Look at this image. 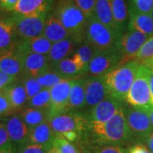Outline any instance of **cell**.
<instances>
[{
  "label": "cell",
  "instance_id": "obj_41",
  "mask_svg": "<svg viewBox=\"0 0 153 153\" xmlns=\"http://www.w3.org/2000/svg\"><path fill=\"white\" fill-rule=\"evenodd\" d=\"M91 153H126L125 151L118 146L111 145H100L94 147Z\"/></svg>",
  "mask_w": 153,
  "mask_h": 153
},
{
  "label": "cell",
  "instance_id": "obj_49",
  "mask_svg": "<svg viewBox=\"0 0 153 153\" xmlns=\"http://www.w3.org/2000/svg\"><path fill=\"white\" fill-rule=\"evenodd\" d=\"M149 115H150V119H151V123L153 128V105L149 109Z\"/></svg>",
  "mask_w": 153,
  "mask_h": 153
},
{
  "label": "cell",
  "instance_id": "obj_32",
  "mask_svg": "<svg viewBox=\"0 0 153 153\" xmlns=\"http://www.w3.org/2000/svg\"><path fill=\"white\" fill-rule=\"evenodd\" d=\"M50 102L51 96L49 88H44L28 101L30 107L38 109H49Z\"/></svg>",
  "mask_w": 153,
  "mask_h": 153
},
{
  "label": "cell",
  "instance_id": "obj_31",
  "mask_svg": "<svg viewBox=\"0 0 153 153\" xmlns=\"http://www.w3.org/2000/svg\"><path fill=\"white\" fill-rule=\"evenodd\" d=\"M37 79L38 82L40 83V85L44 88L50 89L51 88L55 87V85L59 84L60 82H62L63 80L67 79V78L62 76L56 71H48L41 74L40 76H38Z\"/></svg>",
  "mask_w": 153,
  "mask_h": 153
},
{
  "label": "cell",
  "instance_id": "obj_40",
  "mask_svg": "<svg viewBox=\"0 0 153 153\" xmlns=\"http://www.w3.org/2000/svg\"><path fill=\"white\" fill-rule=\"evenodd\" d=\"M14 110L11 106L6 90L0 91V117L12 114Z\"/></svg>",
  "mask_w": 153,
  "mask_h": 153
},
{
  "label": "cell",
  "instance_id": "obj_36",
  "mask_svg": "<svg viewBox=\"0 0 153 153\" xmlns=\"http://www.w3.org/2000/svg\"><path fill=\"white\" fill-rule=\"evenodd\" d=\"M76 6L81 10L87 19L92 17L94 14L96 0H73Z\"/></svg>",
  "mask_w": 153,
  "mask_h": 153
},
{
  "label": "cell",
  "instance_id": "obj_24",
  "mask_svg": "<svg viewBox=\"0 0 153 153\" xmlns=\"http://www.w3.org/2000/svg\"><path fill=\"white\" fill-rule=\"evenodd\" d=\"M112 14L115 23L122 33L128 25L130 12L128 9V0H111Z\"/></svg>",
  "mask_w": 153,
  "mask_h": 153
},
{
  "label": "cell",
  "instance_id": "obj_51",
  "mask_svg": "<svg viewBox=\"0 0 153 153\" xmlns=\"http://www.w3.org/2000/svg\"><path fill=\"white\" fill-rule=\"evenodd\" d=\"M0 153H13V152H0Z\"/></svg>",
  "mask_w": 153,
  "mask_h": 153
},
{
  "label": "cell",
  "instance_id": "obj_14",
  "mask_svg": "<svg viewBox=\"0 0 153 153\" xmlns=\"http://www.w3.org/2000/svg\"><path fill=\"white\" fill-rule=\"evenodd\" d=\"M109 95L104 76H93L85 80L86 105L95 106Z\"/></svg>",
  "mask_w": 153,
  "mask_h": 153
},
{
  "label": "cell",
  "instance_id": "obj_43",
  "mask_svg": "<svg viewBox=\"0 0 153 153\" xmlns=\"http://www.w3.org/2000/svg\"><path fill=\"white\" fill-rule=\"evenodd\" d=\"M19 0H0V8L7 12H12Z\"/></svg>",
  "mask_w": 153,
  "mask_h": 153
},
{
  "label": "cell",
  "instance_id": "obj_46",
  "mask_svg": "<svg viewBox=\"0 0 153 153\" xmlns=\"http://www.w3.org/2000/svg\"><path fill=\"white\" fill-rule=\"evenodd\" d=\"M146 139V144H147L148 149L153 153V131Z\"/></svg>",
  "mask_w": 153,
  "mask_h": 153
},
{
  "label": "cell",
  "instance_id": "obj_15",
  "mask_svg": "<svg viewBox=\"0 0 153 153\" xmlns=\"http://www.w3.org/2000/svg\"><path fill=\"white\" fill-rule=\"evenodd\" d=\"M21 55L25 76L37 78L41 74L49 71L50 61L47 55L35 53Z\"/></svg>",
  "mask_w": 153,
  "mask_h": 153
},
{
  "label": "cell",
  "instance_id": "obj_35",
  "mask_svg": "<svg viewBox=\"0 0 153 153\" xmlns=\"http://www.w3.org/2000/svg\"><path fill=\"white\" fill-rule=\"evenodd\" d=\"M0 152H13V146L4 123H0Z\"/></svg>",
  "mask_w": 153,
  "mask_h": 153
},
{
  "label": "cell",
  "instance_id": "obj_45",
  "mask_svg": "<svg viewBox=\"0 0 153 153\" xmlns=\"http://www.w3.org/2000/svg\"><path fill=\"white\" fill-rule=\"evenodd\" d=\"M149 85H150V91H151V100H152V106L153 105V70L150 69L149 73Z\"/></svg>",
  "mask_w": 153,
  "mask_h": 153
},
{
  "label": "cell",
  "instance_id": "obj_28",
  "mask_svg": "<svg viewBox=\"0 0 153 153\" xmlns=\"http://www.w3.org/2000/svg\"><path fill=\"white\" fill-rule=\"evenodd\" d=\"M55 71L67 79H72L70 77H73L85 71L73 55L70 58H66L58 62L55 66Z\"/></svg>",
  "mask_w": 153,
  "mask_h": 153
},
{
  "label": "cell",
  "instance_id": "obj_17",
  "mask_svg": "<svg viewBox=\"0 0 153 153\" xmlns=\"http://www.w3.org/2000/svg\"><path fill=\"white\" fill-rule=\"evenodd\" d=\"M52 44H53L49 39L41 35L37 38L22 39L17 41L15 49L20 55L35 53L46 55H49Z\"/></svg>",
  "mask_w": 153,
  "mask_h": 153
},
{
  "label": "cell",
  "instance_id": "obj_20",
  "mask_svg": "<svg viewBox=\"0 0 153 153\" xmlns=\"http://www.w3.org/2000/svg\"><path fill=\"white\" fill-rule=\"evenodd\" d=\"M94 16L97 18L99 22L104 24L107 27L119 33L120 35L123 34L115 23L111 0H96Z\"/></svg>",
  "mask_w": 153,
  "mask_h": 153
},
{
  "label": "cell",
  "instance_id": "obj_12",
  "mask_svg": "<svg viewBox=\"0 0 153 153\" xmlns=\"http://www.w3.org/2000/svg\"><path fill=\"white\" fill-rule=\"evenodd\" d=\"M5 126L12 142L13 152L29 143L30 130L22 117L13 115L6 119Z\"/></svg>",
  "mask_w": 153,
  "mask_h": 153
},
{
  "label": "cell",
  "instance_id": "obj_37",
  "mask_svg": "<svg viewBox=\"0 0 153 153\" xmlns=\"http://www.w3.org/2000/svg\"><path fill=\"white\" fill-rule=\"evenodd\" d=\"M130 9L143 14H150L153 10V0H131Z\"/></svg>",
  "mask_w": 153,
  "mask_h": 153
},
{
  "label": "cell",
  "instance_id": "obj_3",
  "mask_svg": "<svg viewBox=\"0 0 153 153\" xmlns=\"http://www.w3.org/2000/svg\"><path fill=\"white\" fill-rule=\"evenodd\" d=\"M55 14L60 23L77 42L84 37L88 19L73 0H57Z\"/></svg>",
  "mask_w": 153,
  "mask_h": 153
},
{
  "label": "cell",
  "instance_id": "obj_4",
  "mask_svg": "<svg viewBox=\"0 0 153 153\" xmlns=\"http://www.w3.org/2000/svg\"><path fill=\"white\" fill-rule=\"evenodd\" d=\"M49 2L37 12L28 16L13 14L10 18L16 37L20 40L29 39L43 35L45 22L48 17Z\"/></svg>",
  "mask_w": 153,
  "mask_h": 153
},
{
  "label": "cell",
  "instance_id": "obj_1",
  "mask_svg": "<svg viewBox=\"0 0 153 153\" xmlns=\"http://www.w3.org/2000/svg\"><path fill=\"white\" fill-rule=\"evenodd\" d=\"M89 128L96 140L111 146L124 143L128 140L131 133L123 108L105 123H89Z\"/></svg>",
  "mask_w": 153,
  "mask_h": 153
},
{
  "label": "cell",
  "instance_id": "obj_6",
  "mask_svg": "<svg viewBox=\"0 0 153 153\" xmlns=\"http://www.w3.org/2000/svg\"><path fill=\"white\" fill-rule=\"evenodd\" d=\"M149 73L150 68L140 64L135 79L125 100L133 107L144 109H150L152 107Z\"/></svg>",
  "mask_w": 153,
  "mask_h": 153
},
{
  "label": "cell",
  "instance_id": "obj_33",
  "mask_svg": "<svg viewBox=\"0 0 153 153\" xmlns=\"http://www.w3.org/2000/svg\"><path fill=\"white\" fill-rule=\"evenodd\" d=\"M153 57V34L150 36L145 44L141 46L140 49L134 56V60L139 62L140 64L143 63L144 61L149 60Z\"/></svg>",
  "mask_w": 153,
  "mask_h": 153
},
{
  "label": "cell",
  "instance_id": "obj_16",
  "mask_svg": "<svg viewBox=\"0 0 153 153\" xmlns=\"http://www.w3.org/2000/svg\"><path fill=\"white\" fill-rule=\"evenodd\" d=\"M0 71L10 76L19 77L24 75L22 55L16 49L0 52Z\"/></svg>",
  "mask_w": 153,
  "mask_h": 153
},
{
  "label": "cell",
  "instance_id": "obj_13",
  "mask_svg": "<svg viewBox=\"0 0 153 153\" xmlns=\"http://www.w3.org/2000/svg\"><path fill=\"white\" fill-rule=\"evenodd\" d=\"M122 109L121 101L108 95L101 102L94 106L91 111L89 123H103L110 120L116 113Z\"/></svg>",
  "mask_w": 153,
  "mask_h": 153
},
{
  "label": "cell",
  "instance_id": "obj_38",
  "mask_svg": "<svg viewBox=\"0 0 153 153\" xmlns=\"http://www.w3.org/2000/svg\"><path fill=\"white\" fill-rule=\"evenodd\" d=\"M53 146L58 148L60 153H79L78 150L73 144L60 137H56Z\"/></svg>",
  "mask_w": 153,
  "mask_h": 153
},
{
  "label": "cell",
  "instance_id": "obj_34",
  "mask_svg": "<svg viewBox=\"0 0 153 153\" xmlns=\"http://www.w3.org/2000/svg\"><path fill=\"white\" fill-rule=\"evenodd\" d=\"M22 83L25 87L26 92L27 94L28 101L33 98L36 94H38L41 90L44 89V88L40 85V83L38 82V79L36 77H32V76H25Z\"/></svg>",
  "mask_w": 153,
  "mask_h": 153
},
{
  "label": "cell",
  "instance_id": "obj_23",
  "mask_svg": "<svg viewBox=\"0 0 153 153\" xmlns=\"http://www.w3.org/2000/svg\"><path fill=\"white\" fill-rule=\"evenodd\" d=\"M16 35L9 18H0V52L16 49Z\"/></svg>",
  "mask_w": 153,
  "mask_h": 153
},
{
  "label": "cell",
  "instance_id": "obj_11",
  "mask_svg": "<svg viewBox=\"0 0 153 153\" xmlns=\"http://www.w3.org/2000/svg\"><path fill=\"white\" fill-rule=\"evenodd\" d=\"M127 123L132 134L139 137H146L152 132L149 109L129 108L124 112Z\"/></svg>",
  "mask_w": 153,
  "mask_h": 153
},
{
  "label": "cell",
  "instance_id": "obj_2",
  "mask_svg": "<svg viewBox=\"0 0 153 153\" xmlns=\"http://www.w3.org/2000/svg\"><path fill=\"white\" fill-rule=\"evenodd\" d=\"M140 63L135 60L118 66L105 75L109 95L122 101L126 100L135 79Z\"/></svg>",
  "mask_w": 153,
  "mask_h": 153
},
{
  "label": "cell",
  "instance_id": "obj_42",
  "mask_svg": "<svg viewBox=\"0 0 153 153\" xmlns=\"http://www.w3.org/2000/svg\"><path fill=\"white\" fill-rule=\"evenodd\" d=\"M17 80L18 78L16 76L8 75L4 71H0V91L7 89L11 85L16 83Z\"/></svg>",
  "mask_w": 153,
  "mask_h": 153
},
{
  "label": "cell",
  "instance_id": "obj_52",
  "mask_svg": "<svg viewBox=\"0 0 153 153\" xmlns=\"http://www.w3.org/2000/svg\"><path fill=\"white\" fill-rule=\"evenodd\" d=\"M0 9H1V8H0Z\"/></svg>",
  "mask_w": 153,
  "mask_h": 153
},
{
  "label": "cell",
  "instance_id": "obj_27",
  "mask_svg": "<svg viewBox=\"0 0 153 153\" xmlns=\"http://www.w3.org/2000/svg\"><path fill=\"white\" fill-rule=\"evenodd\" d=\"M5 90L14 111L22 109L28 101L27 94L23 83L16 82Z\"/></svg>",
  "mask_w": 153,
  "mask_h": 153
},
{
  "label": "cell",
  "instance_id": "obj_30",
  "mask_svg": "<svg viewBox=\"0 0 153 153\" xmlns=\"http://www.w3.org/2000/svg\"><path fill=\"white\" fill-rule=\"evenodd\" d=\"M98 53H100V52L97 51L94 47H92L90 44H84L81 45L77 49V51L75 53V55L78 58V60L80 61L82 67L86 71H88V64L90 63V61L92 60V59Z\"/></svg>",
  "mask_w": 153,
  "mask_h": 153
},
{
  "label": "cell",
  "instance_id": "obj_47",
  "mask_svg": "<svg viewBox=\"0 0 153 153\" xmlns=\"http://www.w3.org/2000/svg\"><path fill=\"white\" fill-rule=\"evenodd\" d=\"M141 64L144 65V66H147L148 68L152 69L153 70V57L152 58H151V59H149V60H146V61H144V62L141 63Z\"/></svg>",
  "mask_w": 153,
  "mask_h": 153
},
{
  "label": "cell",
  "instance_id": "obj_18",
  "mask_svg": "<svg viewBox=\"0 0 153 153\" xmlns=\"http://www.w3.org/2000/svg\"><path fill=\"white\" fill-rule=\"evenodd\" d=\"M43 36L54 44L66 38H71V34L60 23L55 14L48 15Z\"/></svg>",
  "mask_w": 153,
  "mask_h": 153
},
{
  "label": "cell",
  "instance_id": "obj_9",
  "mask_svg": "<svg viewBox=\"0 0 153 153\" xmlns=\"http://www.w3.org/2000/svg\"><path fill=\"white\" fill-rule=\"evenodd\" d=\"M123 56L117 49L100 52L88 64V71L94 76H105L110 71L120 66Z\"/></svg>",
  "mask_w": 153,
  "mask_h": 153
},
{
  "label": "cell",
  "instance_id": "obj_5",
  "mask_svg": "<svg viewBox=\"0 0 153 153\" xmlns=\"http://www.w3.org/2000/svg\"><path fill=\"white\" fill-rule=\"evenodd\" d=\"M121 36L119 33H116L99 22L94 16L88 19L84 38H86L88 44L99 52H105L117 49Z\"/></svg>",
  "mask_w": 153,
  "mask_h": 153
},
{
  "label": "cell",
  "instance_id": "obj_10",
  "mask_svg": "<svg viewBox=\"0 0 153 153\" xmlns=\"http://www.w3.org/2000/svg\"><path fill=\"white\" fill-rule=\"evenodd\" d=\"M74 79H65L49 89L51 96L49 107L50 117L65 113L69 109V97Z\"/></svg>",
  "mask_w": 153,
  "mask_h": 153
},
{
  "label": "cell",
  "instance_id": "obj_48",
  "mask_svg": "<svg viewBox=\"0 0 153 153\" xmlns=\"http://www.w3.org/2000/svg\"><path fill=\"white\" fill-rule=\"evenodd\" d=\"M47 153H60V151L58 150V148L55 146H53L52 147L50 148L49 150V152Z\"/></svg>",
  "mask_w": 153,
  "mask_h": 153
},
{
  "label": "cell",
  "instance_id": "obj_22",
  "mask_svg": "<svg viewBox=\"0 0 153 153\" xmlns=\"http://www.w3.org/2000/svg\"><path fill=\"white\" fill-rule=\"evenodd\" d=\"M76 42L77 41L76 39L69 38L52 44L51 49L48 55L50 63L57 64L60 60L66 59V56L73 50Z\"/></svg>",
  "mask_w": 153,
  "mask_h": 153
},
{
  "label": "cell",
  "instance_id": "obj_39",
  "mask_svg": "<svg viewBox=\"0 0 153 153\" xmlns=\"http://www.w3.org/2000/svg\"><path fill=\"white\" fill-rule=\"evenodd\" d=\"M51 147L28 143L26 146L14 151L13 153H47Z\"/></svg>",
  "mask_w": 153,
  "mask_h": 153
},
{
  "label": "cell",
  "instance_id": "obj_7",
  "mask_svg": "<svg viewBox=\"0 0 153 153\" xmlns=\"http://www.w3.org/2000/svg\"><path fill=\"white\" fill-rule=\"evenodd\" d=\"M49 124L57 137L63 138L69 133H76L80 135L89 123L81 114L76 112H65L49 118Z\"/></svg>",
  "mask_w": 153,
  "mask_h": 153
},
{
  "label": "cell",
  "instance_id": "obj_25",
  "mask_svg": "<svg viewBox=\"0 0 153 153\" xmlns=\"http://www.w3.org/2000/svg\"><path fill=\"white\" fill-rule=\"evenodd\" d=\"M49 109H38L29 107L24 110L22 114V120L27 126L29 130L49 120Z\"/></svg>",
  "mask_w": 153,
  "mask_h": 153
},
{
  "label": "cell",
  "instance_id": "obj_21",
  "mask_svg": "<svg viewBox=\"0 0 153 153\" xmlns=\"http://www.w3.org/2000/svg\"><path fill=\"white\" fill-rule=\"evenodd\" d=\"M128 29L135 30L140 33L152 36L153 34V18L149 14H143L129 8Z\"/></svg>",
  "mask_w": 153,
  "mask_h": 153
},
{
  "label": "cell",
  "instance_id": "obj_50",
  "mask_svg": "<svg viewBox=\"0 0 153 153\" xmlns=\"http://www.w3.org/2000/svg\"><path fill=\"white\" fill-rule=\"evenodd\" d=\"M150 15H151V16H152V18H153V10H152V12L150 13Z\"/></svg>",
  "mask_w": 153,
  "mask_h": 153
},
{
  "label": "cell",
  "instance_id": "obj_19",
  "mask_svg": "<svg viewBox=\"0 0 153 153\" xmlns=\"http://www.w3.org/2000/svg\"><path fill=\"white\" fill-rule=\"evenodd\" d=\"M56 137L49 122L47 121L30 130L29 143L52 147Z\"/></svg>",
  "mask_w": 153,
  "mask_h": 153
},
{
  "label": "cell",
  "instance_id": "obj_26",
  "mask_svg": "<svg viewBox=\"0 0 153 153\" xmlns=\"http://www.w3.org/2000/svg\"><path fill=\"white\" fill-rule=\"evenodd\" d=\"M86 105L85 97V80L75 78L70 92L69 109L82 108Z\"/></svg>",
  "mask_w": 153,
  "mask_h": 153
},
{
  "label": "cell",
  "instance_id": "obj_44",
  "mask_svg": "<svg viewBox=\"0 0 153 153\" xmlns=\"http://www.w3.org/2000/svg\"><path fill=\"white\" fill-rule=\"evenodd\" d=\"M128 153H152L148 147H146L144 145L138 144L135 146H133L132 147L129 148V150L128 151Z\"/></svg>",
  "mask_w": 153,
  "mask_h": 153
},
{
  "label": "cell",
  "instance_id": "obj_29",
  "mask_svg": "<svg viewBox=\"0 0 153 153\" xmlns=\"http://www.w3.org/2000/svg\"><path fill=\"white\" fill-rule=\"evenodd\" d=\"M49 2V0H19L12 12L18 16H28L39 10Z\"/></svg>",
  "mask_w": 153,
  "mask_h": 153
},
{
  "label": "cell",
  "instance_id": "obj_8",
  "mask_svg": "<svg viewBox=\"0 0 153 153\" xmlns=\"http://www.w3.org/2000/svg\"><path fill=\"white\" fill-rule=\"evenodd\" d=\"M149 37L139 31L130 29L122 34L117 45V49L123 56L120 66L134 60V56Z\"/></svg>",
  "mask_w": 153,
  "mask_h": 153
}]
</instances>
